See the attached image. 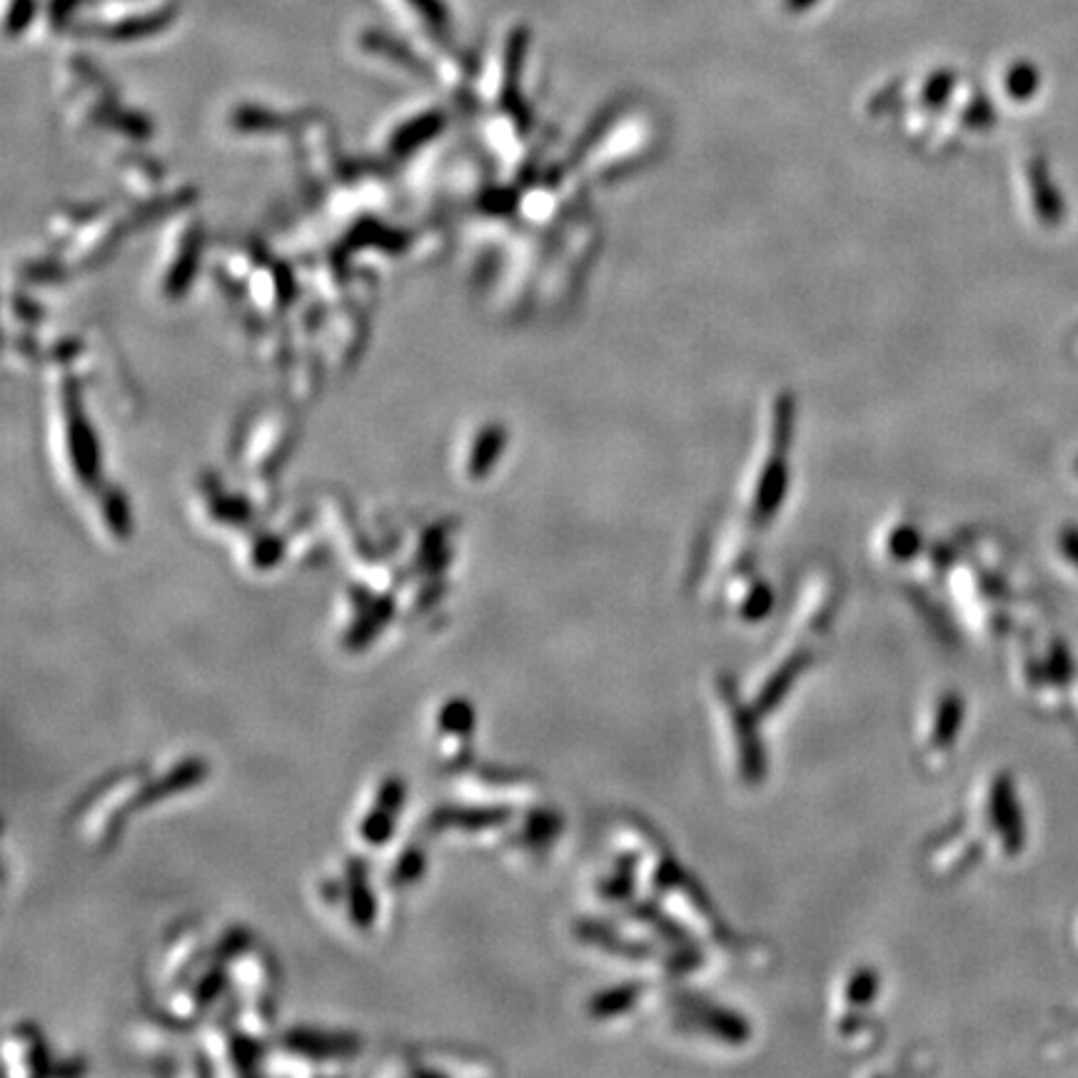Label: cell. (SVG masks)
<instances>
[{
	"mask_svg": "<svg viewBox=\"0 0 1078 1078\" xmlns=\"http://www.w3.org/2000/svg\"><path fill=\"white\" fill-rule=\"evenodd\" d=\"M1036 85H1039V80H1036V73L1029 68V65H1019V68L1011 73L1009 88L1016 98H1026V95H1031L1036 90Z\"/></svg>",
	"mask_w": 1078,
	"mask_h": 1078,
	"instance_id": "2",
	"label": "cell"
},
{
	"mask_svg": "<svg viewBox=\"0 0 1078 1078\" xmlns=\"http://www.w3.org/2000/svg\"><path fill=\"white\" fill-rule=\"evenodd\" d=\"M407 3L415 5L420 13H425L432 23H442L445 20V10H442L440 0H407Z\"/></svg>",
	"mask_w": 1078,
	"mask_h": 1078,
	"instance_id": "3",
	"label": "cell"
},
{
	"mask_svg": "<svg viewBox=\"0 0 1078 1078\" xmlns=\"http://www.w3.org/2000/svg\"><path fill=\"white\" fill-rule=\"evenodd\" d=\"M1031 193H1034V205L1036 210H1039V215L1044 218L1046 225H1061L1064 223V215H1066V208H1064V198H1061V193L1056 190L1054 180H1051L1049 170H1046V165L1041 163H1034L1031 165Z\"/></svg>",
	"mask_w": 1078,
	"mask_h": 1078,
	"instance_id": "1",
	"label": "cell"
},
{
	"mask_svg": "<svg viewBox=\"0 0 1078 1078\" xmlns=\"http://www.w3.org/2000/svg\"><path fill=\"white\" fill-rule=\"evenodd\" d=\"M1076 467H1078V462H1076Z\"/></svg>",
	"mask_w": 1078,
	"mask_h": 1078,
	"instance_id": "5",
	"label": "cell"
},
{
	"mask_svg": "<svg viewBox=\"0 0 1078 1078\" xmlns=\"http://www.w3.org/2000/svg\"><path fill=\"white\" fill-rule=\"evenodd\" d=\"M1061 549H1064L1066 559H1069L1074 567H1078V532L1076 530L1064 532V537H1061Z\"/></svg>",
	"mask_w": 1078,
	"mask_h": 1078,
	"instance_id": "4",
	"label": "cell"
}]
</instances>
